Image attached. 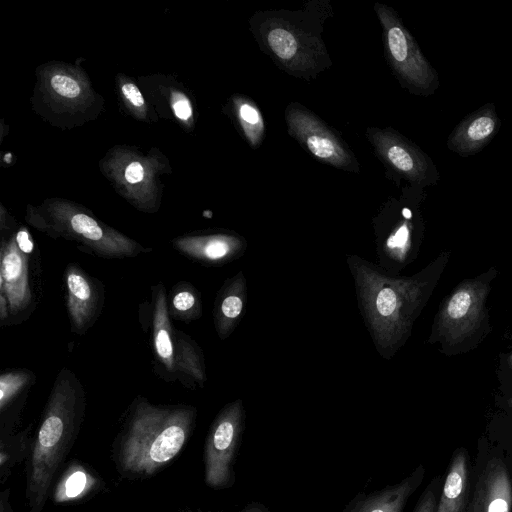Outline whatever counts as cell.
Masks as SVG:
<instances>
[{"label":"cell","mask_w":512,"mask_h":512,"mask_svg":"<svg viewBox=\"0 0 512 512\" xmlns=\"http://www.w3.org/2000/svg\"><path fill=\"white\" fill-rule=\"evenodd\" d=\"M40 228H46L52 236L75 241L82 251L102 258L135 257L150 250L113 229L105 228L83 212L62 214L57 221Z\"/></svg>","instance_id":"cell-8"},{"label":"cell","mask_w":512,"mask_h":512,"mask_svg":"<svg viewBox=\"0 0 512 512\" xmlns=\"http://www.w3.org/2000/svg\"><path fill=\"white\" fill-rule=\"evenodd\" d=\"M409 230L407 226L403 225L393 236H391L387 245L391 249L403 250L408 242Z\"/></svg>","instance_id":"cell-27"},{"label":"cell","mask_w":512,"mask_h":512,"mask_svg":"<svg viewBox=\"0 0 512 512\" xmlns=\"http://www.w3.org/2000/svg\"><path fill=\"white\" fill-rule=\"evenodd\" d=\"M245 429V415L239 402L226 406L213 421L204 445V478L212 489L232 488L234 466Z\"/></svg>","instance_id":"cell-7"},{"label":"cell","mask_w":512,"mask_h":512,"mask_svg":"<svg viewBox=\"0 0 512 512\" xmlns=\"http://www.w3.org/2000/svg\"><path fill=\"white\" fill-rule=\"evenodd\" d=\"M328 2L312 1L303 9L255 13L251 31L260 48L285 72L305 79L331 65L321 38L323 24L331 15Z\"/></svg>","instance_id":"cell-3"},{"label":"cell","mask_w":512,"mask_h":512,"mask_svg":"<svg viewBox=\"0 0 512 512\" xmlns=\"http://www.w3.org/2000/svg\"><path fill=\"white\" fill-rule=\"evenodd\" d=\"M29 428L12 435L2 434L0 437V480L4 483L10 476L15 465L29 456L31 449Z\"/></svg>","instance_id":"cell-19"},{"label":"cell","mask_w":512,"mask_h":512,"mask_svg":"<svg viewBox=\"0 0 512 512\" xmlns=\"http://www.w3.org/2000/svg\"><path fill=\"white\" fill-rule=\"evenodd\" d=\"M465 512H512V479L501 458L482 467Z\"/></svg>","instance_id":"cell-13"},{"label":"cell","mask_w":512,"mask_h":512,"mask_svg":"<svg viewBox=\"0 0 512 512\" xmlns=\"http://www.w3.org/2000/svg\"><path fill=\"white\" fill-rule=\"evenodd\" d=\"M170 316L179 320H191L199 315V300L197 291L188 283H180L172 290Z\"/></svg>","instance_id":"cell-20"},{"label":"cell","mask_w":512,"mask_h":512,"mask_svg":"<svg viewBox=\"0 0 512 512\" xmlns=\"http://www.w3.org/2000/svg\"><path fill=\"white\" fill-rule=\"evenodd\" d=\"M196 409L188 405H155L137 399L114 444L113 459L120 473L154 475L172 461L190 437Z\"/></svg>","instance_id":"cell-2"},{"label":"cell","mask_w":512,"mask_h":512,"mask_svg":"<svg viewBox=\"0 0 512 512\" xmlns=\"http://www.w3.org/2000/svg\"><path fill=\"white\" fill-rule=\"evenodd\" d=\"M508 405L512 409V397L508 400Z\"/></svg>","instance_id":"cell-34"},{"label":"cell","mask_w":512,"mask_h":512,"mask_svg":"<svg viewBox=\"0 0 512 512\" xmlns=\"http://www.w3.org/2000/svg\"><path fill=\"white\" fill-rule=\"evenodd\" d=\"M174 248L181 254L201 261H216L225 258L231 245L222 236H185L173 241Z\"/></svg>","instance_id":"cell-18"},{"label":"cell","mask_w":512,"mask_h":512,"mask_svg":"<svg viewBox=\"0 0 512 512\" xmlns=\"http://www.w3.org/2000/svg\"><path fill=\"white\" fill-rule=\"evenodd\" d=\"M85 393L75 374L63 368L55 379L26 467L28 512H42L54 478L71 451L85 414Z\"/></svg>","instance_id":"cell-1"},{"label":"cell","mask_w":512,"mask_h":512,"mask_svg":"<svg viewBox=\"0 0 512 512\" xmlns=\"http://www.w3.org/2000/svg\"><path fill=\"white\" fill-rule=\"evenodd\" d=\"M67 310L71 331L82 335L96 322L104 303V287L76 264L65 271Z\"/></svg>","instance_id":"cell-12"},{"label":"cell","mask_w":512,"mask_h":512,"mask_svg":"<svg viewBox=\"0 0 512 512\" xmlns=\"http://www.w3.org/2000/svg\"><path fill=\"white\" fill-rule=\"evenodd\" d=\"M425 468L419 465L400 482L370 493H357L342 512H403L409 498L421 485Z\"/></svg>","instance_id":"cell-14"},{"label":"cell","mask_w":512,"mask_h":512,"mask_svg":"<svg viewBox=\"0 0 512 512\" xmlns=\"http://www.w3.org/2000/svg\"><path fill=\"white\" fill-rule=\"evenodd\" d=\"M28 253L22 251L16 236L2 242L0 266V316L2 325L19 317L25 319L33 307Z\"/></svg>","instance_id":"cell-10"},{"label":"cell","mask_w":512,"mask_h":512,"mask_svg":"<svg viewBox=\"0 0 512 512\" xmlns=\"http://www.w3.org/2000/svg\"><path fill=\"white\" fill-rule=\"evenodd\" d=\"M122 92L127 100L135 107H141L144 104V99L138 87L132 83H126L122 86Z\"/></svg>","instance_id":"cell-28"},{"label":"cell","mask_w":512,"mask_h":512,"mask_svg":"<svg viewBox=\"0 0 512 512\" xmlns=\"http://www.w3.org/2000/svg\"><path fill=\"white\" fill-rule=\"evenodd\" d=\"M494 275L466 279L446 297L437 314L434 339L445 348H458L479 333L487 321L486 301Z\"/></svg>","instance_id":"cell-4"},{"label":"cell","mask_w":512,"mask_h":512,"mask_svg":"<svg viewBox=\"0 0 512 512\" xmlns=\"http://www.w3.org/2000/svg\"><path fill=\"white\" fill-rule=\"evenodd\" d=\"M0 512H14L10 503V489L6 488L0 494Z\"/></svg>","instance_id":"cell-31"},{"label":"cell","mask_w":512,"mask_h":512,"mask_svg":"<svg viewBox=\"0 0 512 512\" xmlns=\"http://www.w3.org/2000/svg\"><path fill=\"white\" fill-rule=\"evenodd\" d=\"M290 135L319 160L336 168L357 171L358 165L347 146L324 122L300 104H290L285 111Z\"/></svg>","instance_id":"cell-9"},{"label":"cell","mask_w":512,"mask_h":512,"mask_svg":"<svg viewBox=\"0 0 512 512\" xmlns=\"http://www.w3.org/2000/svg\"><path fill=\"white\" fill-rule=\"evenodd\" d=\"M34 380L32 372L27 370H12L0 376V411L3 415L16 399Z\"/></svg>","instance_id":"cell-22"},{"label":"cell","mask_w":512,"mask_h":512,"mask_svg":"<svg viewBox=\"0 0 512 512\" xmlns=\"http://www.w3.org/2000/svg\"><path fill=\"white\" fill-rule=\"evenodd\" d=\"M173 109L175 115L181 120H188L192 116L190 103L183 95L175 97Z\"/></svg>","instance_id":"cell-26"},{"label":"cell","mask_w":512,"mask_h":512,"mask_svg":"<svg viewBox=\"0 0 512 512\" xmlns=\"http://www.w3.org/2000/svg\"><path fill=\"white\" fill-rule=\"evenodd\" d=\"M15 236L19 248L25 253L32 254L34 251V244L28 231L26 229H21Z\"/></svg>","instance_id":"cell-30"},{"label":"cell","mask_w":512,"mask_h":512,"mask_svg":"<svg viewBox=\"0 0 512 512\" xmlns=\"http://www.w3.org/2000/svg\"><path fill=\"white\" fill-rule=\"evenodd\" d=\"M508 361H509V364H510V366L512 368V353L510 354V356L508 358Z\"/></svg>","instance_id":"cell-33"},{"label":"cell","mask_w":512,"mask_h":512,"mask_svg":"<svg viewBox=\"0 0 512 512\" xmlns=\"http://www.w3.org/2000/svg\"><path fill=\"white\" fill-rule=\"evenodd\" d=\"M144 170L141 163L134 161L131 162L125 170V179L132 184L142 181Z\"/></svg>","instance_id":"cell-29"},{"label":"cell","mask_w":512,"mask_h":512,"mask_svg":"<svg viewBox=\"0 0 512 512\" xmlns=\"http://www.w3.org/2000/svg\"><path fill=\"white\" fill-rule=\"evenodd\" d=\"M152 338L160 372L168 380H179L187 387L202 380L200 356L194 342L170 322L164 286L153 287Z\"/></svg>","instance_id":"cell-6"},{"label":"cell","mask_w":512,"mask_h":512,"mask_svg":"<svg viewBox=\"0 0 512 512\" xmlns=\"http://www.w3.org/2000/svg\"><path fill=\"white\" fill-rule=\"evenodd\" d=\"M374 9L383 29L387 60L403 87L415 95H432L439 87L436 70L392 8L376 3Z\"/></svg>","instance_id":"cell-5"},{"label":"cell","mask_w":512,"mask_h":512,"mask_svg":"<svg viewBox=\"0 0 512 512\" xmlns=\"http://www.w3.org/2000/svg\"><path fill=\"white\" fill-rule=\"evenodd\" d=\"M237 117L251 146H258L264 136V122L258 107L249 99L237 101Z\"/></svg>","instance_id":"cell-21"},{"label":"cell","mask_w":512,"mask_h":512,"mask_svg":"<svg viewBox=\"0 0 512 512\" xmlns=\"http://www.w3.org/2000/svg\"><path fill=\"white\" fill-rule=\"evenodd\" d=\"M442 483L443 476L440 475L433 478L422 492L413 512H436Z\"/></svg>","instance_id":"cell-23"},{"label":"cell","mask_w":512,"mask_h":512,"mask_svg":"<svg viewBox=\"0 0 512 512\" xmlns=\"http://www.w3.org/2000/svg\"><path fill=\"white\" fill-rule=\"evenodd\" d=\"M196 512H205V511H196ZM209 512H212V511H209Z\"/></svg>","instance_id":"cell-35"},{"label":"cell","mask_w":512,"mask_h":512,"mask_svg":"<svg viewBox=\"0 0 512 512\" xmlns=\"http://www.w3.org/2000/svg\"><path fill=\"white\" fill-rule=\"evenodd\" d=\"M469 457L465 448L457 449L443 478L436 512H465L470 499Z\"/></svg>","instance_id":"cell-16"},{"label":"cell","mask_w":512,"mask_h":512,"mask_svg":"<svg viewBox=\"0 0 512 512\" xmlns=\"http://www.w3.org/2000/svg\"><path fill=\"white\" fill-rule=\"evenodd\" d=\"M240 512H271L267 506L258 501L247 503Z\"/></svg>","instance_id":"cell-32"},{"label":"cell","mask_w":512,"mask_h":512,"mask_svg":"<svg viewBox=\"0 0 512 512\" xmlns=\"http://www.w3.org/2000/svg\"><path fill=\"white\" fill-rule=\"evenodd\" d=\"M50 85L54 92L66 98H75L81 93L78 82L67 75H54L50 80Z\"/></svg>","instance_id":"cell-24"},{"label":"cell","mask_w":512,"mask_h":512,"mask_svg":"<svg viewBox=\"0 0 512 512\" xmlns=\"http://www.w3.org/2000/svg\"><path fill=\"white\" fill-rule=\"evenodd\" d=\"M103 485L100 478L88 467L79 463H70L61 475L53 492V501L57 504L82 499Z\"/></svg>","instance_id":"cell-17"},{"label":"cell","mask_w":512,"mask_h":512,"mask_svg":"<svg viewBox=\"0 0 512 512\" xmlns=\"http://www.w3.org/2000/svg\"><path fill=\"white\" fill-rule=\"evenodd\" d=\"M243 308L242 300L235 295L226 296L220 306L221 313L225 318H236Z\"/></svg>","instance_id":"cell-25"},{"label":"cell","mask_w":512,"mask_h":512,"mask_svg":"<svg viewBox=\"0 0 512 512\" xmlns=\"http://www.w3.org/2000/svg\"><path fill=\"white\" fill-rule=\"evenodd\" d=\"M367 137L388 168L413 184H426L432 174L431 162L413 143L392 128H369Z\"/></svg>","instance_id":"cell-11"},{"label":"cell","mask_w":512,"mask_h":512,"mask_svg":"<svg viewBox=\"0 0 512 512\" xmlns=\"http://www.w3.org/2000/svg\"><path fill=\"white\" fill-rule=\"evenodd\" d=\"M499 119L495 108L487 104L464 118L451 132L447 140L450 150L460 156L480 151L497 132Z\"/></svg>","instance_id":"cell-15"}]
</instances>
